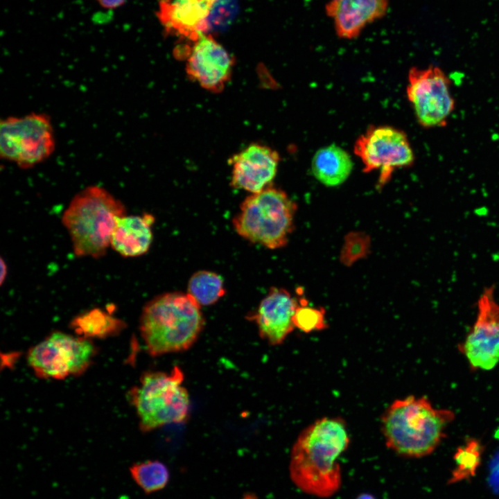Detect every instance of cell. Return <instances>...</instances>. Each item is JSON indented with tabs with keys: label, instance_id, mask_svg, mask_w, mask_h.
Listing matches in <instances>:
<instances>
[{
	"label": "cell",
	"instance_id": "14",
	"mask_svg": "<svg viewBox=\"0 0 499 499\" xmlns=\"http://www.w3.org/2000/svg\"><path fill=\"white\" fill-rule=\"evenodd\" d=\"M298 306L287 290L272 287L250 318L255 322L261 338L271 345H279L295 328L293 317Z\"/></svg>",
	"mask_w": 499,
	"mask_h": 499
},
{
	"label": "cell",
	"instance_id": "23",
	"mask_svg": "<svg viewBox=\"0 0 499 499\" xmlns=\"http://www.w3.org/2000/svg\"><path fill=\"white\" fill-rule=\"evenodd\" d=\"M295 328L304 333L320 331L326 328L325 311L322 308L308 306L307 304H299L293 317Z\"/></svg>",
	"mask_w": 499,
	"mask_h": 499
},
{
	"label": "cell",
	"instance_id": "1",
	"mask_svg": "<svg viewBox=\"0 0 499 499\" xmlns=\"http://www.w3.org/2000/svg\"><path fill=\"white\" fill-rule=\"evenodd\" d=\"M350 438L345 421L323 417L304 428L293 444L290 476L302 491L319 498L336 493L342 483L338 459Z\"/></svg>",
	"mask_w": 499,
	"mask_h": 499
},
{
	"label": "cell",
	"instance_id": "19",
	"mask_svg": "<svg viewBox=\"0 0 499 499\" xmlns=\"http://www.w3.org/2000/svg\"><path fill=\"white\" fill-rule=\"evenodd\" d=\"M126 326L121 319L100 308L84 312L73 319L71 327L79 336L103 339L120 333Z\"/></svg>",
	"mask_w": 499,
	"mask_h": 499
},
{
	"label": "cell",
	"instance_id": "20",
	"mask_svg": "<svg viewBox=\"0 0 499 499\" xmlns=\"http://www.w3.org/2000/svg\"><path fill=\"white\" fill-rule=\"evenodd\" d=\"M225 293L222 278L214 272L198 271L189 279L187 294L200 306L216 304Z\"/></svg>",
	"mask_w": 499,
	"mask_h": 499
},
{
	"label": "cell",
	"instance_id": "27",
	"mask_svg": "<svg viewBox=\"0 0 499 499\" xmlns=\"http://www.w3.org/2000/svg\"><path fill=\"white\" fill-rule=\"evenodd\" d=\"M6 275H7V265H6V263L4 262V261L1 259V276H0L1 285H2L3 283V281L6 277Z\"/></svg>",
	"mask_w": 499,
	"mask_h": 499
},
{
	"label": "cell",
	"instance_id": "9",
	"mask_svg": "<svg viewBox=\"0 0 499 499\" xmlns=\"http://www.w3.org/2000/svg\"><path fill=\"white\" fill-rule=\"evenodd\" d=\"M406 94L418 123L425 128L444 127L455 110L450 81L437 66L412 67Z\"/></svg>",
	"mask_w": 499,
	"mask_h": 499
},
{
	"label": "cell",
	"instance_id": "21",
	"mask_svg": "<svg viewBox=\"0 0 499 499\" xmlns=\"http://www.w3.org/2000/svg\"><path fill=\"white\" fill-rule=\"evenodd\" d=\"M129 470L134 482L146 494H151L162 490L170 480L168 467L159 460L134 463Z\"/></svg>",
	"mask_w": 499,
	"mask_h": 499
},
{
	"label": "cell",
	"instance_id": "18",
	"mask_svg": "<svg viewBox=\"0 0 499 499\" xmlns=\"http://www.w3.org/2000/svg\"><path fill=\"white\" fill-rule=\"evenodd\" d=\"M353 163L349 155L335 145L324 147L314 155L311 168L314 176L323 184L335 186L349 176Z\"/></svg>",
	"mask_w": 499,
	"mask_h": 499
},
{
	"label": "cell",
	"instance_id": "12",
	"mask_svg": "<svg viewBox=\"0 0 499 499\" xmlns=\"http://www.w3.org/2000/svg\"><path fill=\"white\" fill-rule=\"evenodd\" d=\"M233 59L225 49L211 36L201 35L190 49L186 71L202 88L220 91L229 80Z\"/></svg>",
	"mask_w": 499,
	"mask_h": 499
},
{
	"label": "cell",
	"instance_id": "2",
	"mask_svg": "<svg viewBox=\"0 0 499 499\" xmlns=\"http://www.w3.org/2000/svg\"><path fill=\"white\" fill-rule=\"evenodd\" d=\"M455 417L452 410L435 408L426 397L409 396L396 399L385 411L382 432L387 446L398 455L423 457L437 448Z\"/></svg>",
	"mask_w": 499,
	"mask_h": 499
},
{
	"label": "cell",
	"instance_id": "4",
	"mask_svg": "<svg viewBox=\"0 0 499 499\" xmlns=\"http://www.w3.org/2000/svg\"><path fill=\"white\" fill-rule=\"evenodd\" d=\"M125 215L123 204L101 186H89L78 193L62 218L75 254L94 259L104 256L118 219Z\"/></svg>",
	"mask_w": 499,
	"mask_h": 499
},
{
	"label": "cell",
	"instance_id": "13",
	"mask_svg": "<svg viewBox=\"0 0 499 499\" xmlns=\"http://www.w3.org/2000/svg\"><path fill=\"white\" fill-rule=\"evenodd\" d=\"M278 152L270 147L253 143L233 155L231 185L234 189L256 193L270 186L277 173Z\"/></svg>",
	"mask_w": 499,
	"mask_h": 499
},
{
	"label": "cell",
	"instance_id": "6",
	"mask_svg": "<svg viewBox=\"0 0 499 499\" xmlns=\"http://www.w3.org/2000/svg\"><path fill=\"white\" fill-rule=\"evenodd\" d=\"M184 374L175 366L170 372L147 371L128 396L139 418V428L148 432L186 419L189 395L182 385Z\"/></svg>",
	"mask_w": 499,
	"mask_h": 499
},
{
	"label": "cell",
	"instance_id": "8",
	"mask_svg": "<svg viewBox=\"0 0 499 499\" xmlns=\"http://www.w3.org/2000/svg\"><path fill=\"white\" fill-rule=\"evenodd\" d=\"M96 352L90 339L54 331L28 350L27 361L38 377L62 380L82 374Z\"/></svg>",
	"mask_w": 499,
	"mask_h": 499
},
{
	"label": "cell",
	"instance_id": "5",
	"mask_svg": "<svg viewBox=\"0 0 499 499\" xmlns=\"http://www.w3.org/2000/svg\"><path fill=\"white\" fill-rule=\"evenodd\" d=\"M297 204L281 189L270 185L248 195L232 220L236 233L268 249L284 247L294 229Z\"/></svg>",
	"mask_w": 499,
	"mask_h": 499
},
{
	"label": "cell",
	"instance_id": "15",
	"mask_svg": "<svg viewBox=\"0 0 499 499\" xmlns=\"http://www.w3.org/2000/svg\"><path fill=\"white\" fill-rule=\"evenodd\" d=\"M214 0H161L157 17L168 33L196 40L208 30Z\"/></svg>",
	"mask_w": 499,
	"mask_h": 499
},
{
	"label": "cell",
	"instance_id": "16",
	"mask_svg": "<svg viewBox=\"0 0 499 499\" xmlns=\"http://www.w3.org/2000/svg\"><path fill=\"white\" fill-rule=\"evenodd\" d=\"M388 0H331L325 10L340 38H356L369 24L385 15Z\"/></svg>",
	"mask_w": 499,
	"mask_h": 499
},
{
	"label": "cell",
	"instance_id": "17",
	"mask_svg": "<svg viewBox=\"0 0 499 499\" xmlns=\"http://www.w3.org/2000/svg\"><path fill=\"white\" fill-rule=\"evenodd\" d=\"M154 222L155 218L150 213L125 215L119 218L111 238L110 247L123 257L145 254L152 242Z\"/></svg>",
	"mask_w": 499,
	"mask_h": 499
},
{
	"label": "cell",
	"instance_id": "22",
	"mask_svg": "<svg viewBox=\"0 0 499 499\" xmlns=\"http://www.w3.org/2000/svg\"><path fill=\"white\" fill-rule=\"evenodd\" d=\"M484 448L479 440L467 439L454 454L455 468L448 480L456 483L473 477L480 466Z\"/></svg>",
	"mask_w": 499,
	"mask_h": 499
},
{
	"label": "cell",
	"instance_id": "3",
	"mask_svg": "<svg viewBox=\"0 0 499 499\" xmlns=\"http://www.w3.org/2000/svg\"><path fill=\"white\" fill-rule=\"evenodd\" d=\"M201 306L187 293L170 292L148 301L139 331L152 356L184 351L196 342L204 326Z\"/></svg>",
	"mask_w": 499,
	"mask_h": 499
},
{
	"label": "cell",
	"instance_id": "25",
	"mask_svg": "<svg viewBox=\"0 0 499 499\" xmlns=\"http://www.w3.org/2000/svg\"><path fill=\"white\" fill-rule=\"evenodd\" d=\"M236 10V0H214L208 20V30L224 28Z\"/></svg>",
	"mask_w": 499,
	"mask_h": 499
},
{
	"label": "cell",
	"instance_id": "11",
	"mask_svg": "<svg viewBox=\"0 0 499 499\" xmlns=\"http://www.w3.org/2000/svg\"><path fill=\"white\" fill-rule=\"evenodd\" d=\"M494 291L493 286L483 290L478 301L476 319L458 345L473 370L489 371L499 362V304Z\"/></svg>",
	"mask_w": 499,
	"mask_h": 499
},
{
	"label": "cell",
	"instance_id": "28",
	"mask_svg": "<svg viewBox=\"0 0 499 499\" xmlns=\"http://www.w3.org/2000/svg\"><path fill=\"white\" fill-rule=\"evenodd\" d=\"M356 499H375L372 496L368 493L360 495Z\"/></svg>",
	"mask_w": 499,
	"mask_h": 499
},
{
	"label": "cell",
	"instance_id": "24",
	"mask_svg": "<svg viewBox=\"0 0 499 499\" xmlns=\"http://www.w3.org/2000/svg\"><path fill=\"white\" fill-rule=\"evenodd\" d=\"M370 238L360 232L349 234L345 239L341 252L340 260L347 265L363 258L369 250Z\"/></svg>",
	"mask_w": 499,
	"mask_h": 499
},
{
	"label": "cell",
	"instance_id": "7",
	"mask_svg": "<svg viewBox=\"0 0 499 499\" xmlns=\"http://www.w3.org/2000/svg\"><path fill=\"white\" fill-rule=\"evenodd\" d=\"M55 149L53 126L49 115L30 112L9 116L0 123V155L22 169L46 159Z\"/></svg>",
	"mask_w": 499,
	"mask_h": 499
},
{
	"label": "cell",
	"instance_id": "10",
	"mask_svg": "<svg viewBox=\"0 0 499 499\" xmlns=\"http://www.w3.org/2000/svg\"><path fill=\"white\" fill-rule=\"evenodd\" d=\"M353 150L364 165V172L379 170L378 189L388 182L396 169L409 167L414 161L406 134L390 126L368 128L356 141Z\"/></svg>",
	"mask_w": 499,
	"mask_h": 499
},
{
	"label": "cell",
	"instance_id": "26",
	"mask_svg": "<svg viewBox=\"0 0 499 499\" xmlns=\"http://www.w3.org/2000/svg\"><path fill=\"white\" fill-rule=\"evenodd\" d=\"M100 7L107 10L117 9L125 4L127 0H95Z\"/></svg>",
	"mask_w": 499,
	"mask_h": 499
}]
</instances>
